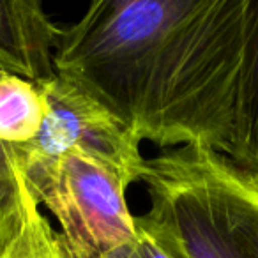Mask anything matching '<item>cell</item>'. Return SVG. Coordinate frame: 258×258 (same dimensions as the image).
<instances>
[{
  "mask_svg": "<svg viewBox=\"0 0 258 258\" xmlns=\"http://www.w3.org/2000/svg\"><path fill=\"white\" fill-rule=\"evenodd\" d=\"M6 258H73L64 237L51 228L48 218L39 211L27 189L25 219Z\"/></svg>",
  "mask_w": 258,
  "mask_h": 258,
  "instance_id": "obj_9",
  "label": "cell"
},
{
  "mask_svg": "<svg viewBox=\"0 0 258 258\" xmlns=\"http://www.w3.org/2000/svg\"><path fill=\"white\" fill-rule=\"evenodd\" d=\"M46 113L37 83L0 71V144L23 145L39 133Z\"/></svg>",
  "mask_w": 258,
  "mask_h": 258,
  "instance_id": "obj_7",
  "label": "cell"
},
{
  "mask_svg": "<svg viewBox=\"0 0 258 258\" xmlns=\"http://www.w3.org/2000/svg\"><path fill=\"white\" fill-rule=\"evenodd\" d=\"M101 258H179L147 216H137V237Z\"/></svg>",
  "mask_w": 258,
  "mask_h": 258,
  "instance_id": "obj_10",
  "label": "cell"
},
{
  "mask_svg": "<svg viewBox=\"0 0 258 258\" xmlns=\"http://www.w3.org/2000/svg\"><path fill=\"white\" fill-rule=\"evenodd\" d=\"M60 34L39 0H0V71L34 83L55 76Z\"/></svg>",
  "mask_w": 258,
  "mask_h": 258,
  "instance_id": "obj_5",
  "label": "cell"
},
{
  "mask_svg": "<svg viewBox=\"0 0 258 258\" xmlns=\"http://www.w3.org/2000/svg\"><path fill=\"white\" fill-rule=\"evenodd\" d=\"M18 170L34 202L57 218L73 258H101L137 237L129 182L103 163L68 152Z\"/></svg>",
  "mask_w": 258,
  "mask_h": 258,
  "instance_id": "obj_3",
  "label": "cell"
},
{
  "mask_svg": "<svg viewBox=\"0 0 258 258\" xmlns=\"http://www.w3.org/2000/svg\"><path fill=\"white\" fill-rule=\"evenodd\" d=\"M147 218L179 258H258V173L204 145L145 161Z\"/></svg>",
  "mask_w": 258,
  "mask_h": 258,
  "instance_id": "obj_2",
  "label": "cell"
},
{
  "mask_svg": "<svg viewBox=\"0 0 258 258\" xmlns=\"http://www.w3.org/2000/svg\"><path fill=\"white\" fill-rule=\"evenodd\" d=\"M46 101L39 133L23 145H11L18 166L80 152L120 173L129 186L142 180L147 159L140 140L101 101L75 82L55 75L37 83Z\"/></svg>",
  "mask_w": 258,
  "mask_h": 258,
  "instance_id": "obj_4",
  "label": "cell"
},
{
  "mask_svg": "<svg viewBox=\"0 0 258 258\" xmlns=\"http://www.w3.org/2000/svg\"><path fill=\"white\" fill-rule=\"evenodd\" d=\"M242 18L244 0H96L62 29L55 69L140 142L226 156Z\"/></svg>",
  "mask_w": 258,
  "mask_h": 258,
  "instance_id": "obj_1",
  "label": "cell"
},
{
  "mask_svg": "<svg viewBox=\"0 0 258 258\" xmlns=\"http://www.w3.org/2000/svg\"><path fill=\"white\" fill-rule=\"evenodd\" d=\"M226 156L242 168L258 173V0H244L242 48Z\"/></svg>",
  "mask_w": 258,
  "mask_h": 258,
  "instance_id": "obj_6",
  "label": "cell"
},
{
  "mask_svg": "<svg viewBox=\"0 0 258 258\" xmlns=\"http://www.w3.org/2000/svg\"><path fill=\"white\" fill-rule=\"evenodd\" d=\"M27 186L11 145L0 144V258H6L25 219Z\"/></svg>",
  "mask_w": 258,
  "mask_h": 258,
  "instance_id": "obj_8",
  "label": "cell"
}]
</instances>
